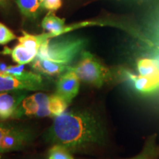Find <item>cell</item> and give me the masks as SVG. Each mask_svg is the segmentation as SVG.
<instances>
[{"label":"cell","instance_id":"52a82bcc","mask_svg":"<svg viewBox=\"0 0 159 159\" xmlns=\"http://www.w3.org/2000/svg\"><path fill=\"white\" fill-rule=\"evenodd\" d=\"M28 91L14 90L0 92V121L14 119L22 101Z\"/></svg>","mask_w":159,"mask_h":159},{"label":"cell","instance_id":"4fadbf2b","mask_svg":"<svg viewBox=\"0 0 159 159\" xmlns=\"http://www.w3.org/2000/svg\"><path fill=\"white\" fill-rule=\"evenodd\" d=\"M137 70L142 76L159 77V62L158 59L141 58L137 61Z\"/></svg>","mask_w":159,"mask_h":159},{"label":"cell","instance_id":"5b68a950","mask_svg":"<svg viewBox=\"0 0 159 159\" xmlns=\"http://www.w3.org/2000/svg\"><path fill=\"white\" fill-rule=\"evenodd\" d=\"M34 137L33 131L27 127L0 123V153L23 150Z\"/></svg>","mask_w":159,"mask_h":159},{"label":"cell","instance_id":"2e32d148","mask_svg":"<svg viewBox=\"0 0 159 159\" xmlns=\"http://www.w3.org/2000/svg\"><path fill=\"white\" fill-rule=\"evenodd\" d=\"M16 39V35L11 29L0 22V45H5Z\"/></svg>","mask_w":159,"mask_h":159},{"label":"cell","instance_id":"7402d4cb","mask_svg":"<svg viewBox=\"0 0 159 159\" xmlns=\"http://www.w3.org/2000/svg\"><path fill=\"white\" fill-rule=\"evenodd\" d=\"M158 52H159V47H158Z\"/></svg>","mask_w":159,"mask_h":159},{"label":"cell","instance_id":"44dd1931","mask_svg":"<svg viewBox=\"0 0 159 159\" xmlns=\"http://www.w3.org/2000/svg\"><path fill=\"white\" fill-rule=\"evenodd\" d=\"M40 1H41V4H42V2H43V0H40Z\"/></svg>","mask_w":159,"mask_h":159},{"label":"cell","instance_id":"5bb4252c","mask_svg":"<svg viewBox=\"0 0 159 159\" xmlns=\"http://www.w3.org/2000/svg\"><path fill=\"white\" fill-rule=\"evenodd\" d=\"M18 7L25 17L35 19L43 8L40 0H16Z\"/></svg>","mask_w":159,"mask_h":159},{"label":"cell","instance_id":"ac0fdd59","mask_svg":"<svg viewBox=\"0 0 159 159\" xmlns=\"http://www.w3.org/2000/svg\"><path fill=\"white\" fill-rule=\"evenodd\" d=\"M10 5V0H0V7L5 8Z\"/></svg>","mask_w":159,"mask_h":159},{"label":"cell","instance_id":"9a60e30c","mask_svg":"<svg viewBox=\"0 0 159 159\" xmlns=\"http://www.w3.org/2000/svg\"><path fill=\"white\" fill-rule=\"evenodd\" d=\"M47 159H75L72 152L61 144H52L47 153Z\"/></svg>","mask_w":159,"mask_h":159},{"label":"cell","instance_id":"8fae6325","mask_svg":"<svg viewBox=\"0 0 159 159\" xmlns=\"http://www.w3.org/2000/svg\"><path fill=\"white\" fill-rule=\"evenodd\" d=\"M31 63V67L33 70L40 75H43L48 77L60 76L68 70L69 67L45 59H41L36 57Z\"/></svg>","mask_w":159,"mask_h":159},{"label":"cell","instance_id":"7c38bea8","mask_svg":"<svg viewBox=\"0 0 159 159\" xmlns=\"http://www.w3.org/2000/svg\"><path fill=\"white\" fill-rule=\"evenodd\" d=\"M4 53L11 55L13 61L18 65H25L32 63L38 55V52L32 50L20 43H18L11 49L5 48Z\"/></svg>","mask_w":159,"mask_h":159},{"label":"cell","instance_id":"d6986e66","mask_svg":"<svg viewBox=\"0 0 159 159\" xmlns=\"http://www.w3.org/2000/svg\"><path fill=\"white\" fill-rule=\"evenodd\" d=\"M143 156H138V157H136V158H132V159H140L141 158H142Z\"/></svg>","mask_w":159,"mask_h":159},{"label":"cell","instance_id":"3957f363","mask_svg":"<svg viewBox=\"0 0 159 159\" xmlns=\"http://www.w3.org/2000/svg\"><path fill=\"white\" fill-rule=\"evenodd\" d=\"M69 103L57 94L38 92L26 97L20 105L14 119L22 116L55 117L66 112Z\"/></svg>","mask_w":159,"mask_h":159},{"label":"cell","instance_id":"ffe728a7","mask_svg":"<svg viewBox=\"0 0 159 159\" xmlns=\"http://www.w3.org/2000/svg\"><path fill=\"white\" fill-rule=\"evenodd\" d=\"M140 159H144V156H142V158H141Z\"/></svg>","mask_w":159,"mask_h":159},{"label":"cell","instance_id":"ba28073f","mask_svg":"<svg viewBox=\"0 0 159 159\" xmlns=\"http://www.w3.org/2000/svg\"><path fill=\"white\" fill-rule=\"evenodd\" d=\"M80 79L74 71L67 70L61 75L56 82L55 94L71 103L77 96L80 90Z\"/></svg>","mask_w":159,"mask_h":159},{"label":"cell","instance_id":"277c9868","mask_svg":"<svg viewBox=\"0 0 159 159\" xmlns=\"http://www.w3.org/2000/svg\"><path fill=\"white\" fill-rule=\"evenodd\" d=\"M68 70L74 71L80 81L96 88H101L111 78L110 71L94 55L85 50L78 62L70 66Z\"/></svg>","mask_w":159,"mask_h":159},{"label":"cell","instance_id":"8992f818","mask_svg":"<svg viewBox=\"0 0 159 159\" xmlns=\"http://www.w3.org/2000/svg\"><path fill=\"white\" fill-rule=\"evenodd\" d=\"M47 84L41 75L37 72L26 71L21 76L0 71V92L14 90L27 91H43Z\"/></svg>","mask_w":159,"mask_h":159},{"label":"cell","instance_id":"6da1fadb","mask_svg":"<svg viewBox=\"0 0 159 159\" xmlns=\"http://www.w3.org/2000/svg\"><path fill=\"white\" fill-rule=\"evenodd\" d=\"M44 139L72 153H86L104 144L105 130L99 117L87 109L64 112L55 117Z\"/></svg>","mask_w":159,"mask_h":159},{"label":"cell","instance_id":"7a4b0ae2","mask_svg":"<svg viewBox=\"0 0 159 159\" xmlns=\"http://www.w3.org/2000/svg\"><path fill=\"white\" fill-rule=\"evenodd\" d=\"M86 44V39L80 37L52 38L41 44L37 57L69 67L84 51Z\"/></svg>","mask_w":159,"mask_h":159},{"label":"cell","instance_id":"30bf717a","mask_svg":"<svg viewBox=\"0 0 159 159\" xmlns=\"http://www.w3.org/2000/svg\"><path fill=\"white\" fill-rule=\"evenodd\" d=\"M41 27L47 31L48 39H52L61 36L66 33L70 31L69 27L66 26L65 19L57 16L52 11H50L46 15L41 22Z\"/></svg>","mask_w":159,"mask_h":159},{"label":"cell","instance_id":"e0dca14e","mask_svg":"<svg viewBox=\"0 0 159 159\" xmlns=\"http://www.w3.org/2000/svg\"><path fill=\"white\" fill-rule=\"evenodd\" d=\"M42 7L49 11H55L62 6V0H43Z\"/></svg>","mask_w":159,"mask_h":159},{"label":"cell","instance_id":"9c48e42d","mask_svg":"<svg viewBox=\"0 0 159 159\" xmlns=\"http://www.w3.org/2000/svg\"><path fill=\"white\" fill-rule=\"evenodd\" d=\"M120 72L122 78L128 81L134 90L139 94H150L159 89V77L142 76L128 70H122Z\"/></svg>","mask_w":159,"mask_h":159}]
</instances>
